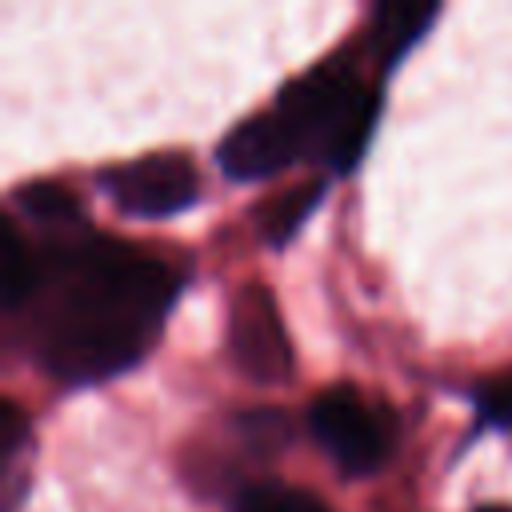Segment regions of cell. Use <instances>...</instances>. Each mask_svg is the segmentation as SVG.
Masks as SVG:
<instances>
[{"label":"cell","mask_w":512,"mask_h":512,"mask_svg":"<svg viewBox=\"0 0 512 512\" xmlns=\"http://www.w3.org/2000/svg\"><path fill=\"white\" fill-rule=\"evenodd\" d=\"M24 432H28V424H24V412H20V408L8 400V404H4V416H0V448H4V456H12V452L20 448Z\"/></svg>","instance_id":"4fadbf2b"},{"label":"cell","mask_w":512,"mask_h":512,"mask_svg":"<svg viewBox=\"0 0 512 512\" xmlns=\"http://www.w3.org/2000/svg\"><path fill=\"white\" fill-rule=\"evenodd\" d=\"M480 412L488 420H512V372H504L500 380H492L480 396Z\"/></svg>","instance_id":"7c38bea8"},{"label":"cell","mask_w":512,"mask_h":512,"mask_svg":"<svg viewBox=\"0 0 512 512\" xmlns=\"http://www.w3.org/2000/svg\"><path fill=\"white\" fill-rule=\"evenodd\" d=\"M240 432H244V440H248V448L256 452H276L284 440H288V424H284V416L276 412V408H260V412H244L240 416Z\"/></svg>","instance_id":"8fae6325"},{"label":"cell","mask_w":512,"mask_h":512,"mask_svg":"<svg viewBox=\"0 0 512 512\" xmlns=\"http://www.w3.org/2000/svg\"><path fill=\"white\" fill-rule=\"evenodd\" d=\"M232 512H328L316 496L300 492V488H280V484H264V488H248Z\"/></svg>","instance_id":"30bf717a"},{"label":"cell","mask_w":512,"mask_h":512,"mask_svg":"<svg viewBox=\"0 0 512 512\" xmlns=\"http://www.w3.org/2000/svg\"><path fill=\"white\" fill-rule=\"evenodd\" d=\"M320 196H324V184H320V180H308V184H300V188H288V192L272 196V200L260 208V236H264L272 248L288 244V240L296 236V228L304 224V216L320 204Z\"/></svg>","instance_id":"52a82bcc"},{"label":"cell","mask_w":512,"mask_h":512,"mask_svg":"<svg viewBox=\"0 0 512 512\" xmlns=\"http://www.w3.org/2000/svg\"><path fill=\"white\" fill-rule=\"evenodd\" d=\"M436 16H440L436 4H384V8H376L372 24H368L372 56H376L384 68L396 64V60L424 36V28H428Z\"/></svg>","instance_id":"8992f818"},{"label":"cell","mask_w":512,"mask_h":512,"mask_svg":"<svg viewBox=\"0 0 512 512\" xmlns=\"http://www.w3.org/2000/svg\"><path fill=\"white\" fill-rule=\"evenodd\" d=\"M40 284L36 256L28 252L24 236L16 224H4V260H0V288H4V308H20Z\"/></svg>","instance_id":"ba28073f"},{"label":"cell","mask_w":512,"mask_h":512,"mask_svg":"<svg viewBox=\"0 0 512 512\" xmlns=\"http://www.w3.org/2000/svg\"><path fill=\"white\" fill-rule=\"evenodd\" d=\"M228 356L236 372L260 388L292 376V344L272 292L256 280L240 284L228 300Z\"/></svg>","instance_id":"277c9868"},{"label":"cell","mask_w":512,"mask_h":512,"mask_svg":"<svg viewBox=\"0 0 512 512\" xmlns=\"http://www.w3.org/2000/svg\"><path fill=\"white\" fill-rule=\"evenodd\" d=\"M376 96L340 60L312 64L288 80L276 100L240 120L216 148L220 168L232 180H264L296 160H320L348 172L372 136Z\"/></svg>","instance_id":"7a4b0ae2"},{"label":"cell","mask_w":512,"mask_h":512,"mask_svg":"<svg viewBox=\"0 0 512 512\" xmlns=\"http://www.w3.org/2000/svg\"><path fill=\"white\" fill-rule=\"evenodd\" d=\"M100 188L124 216L160 220V216H172V212H184L188 204H196L200 180H196V168L188 156L152 152V156H140V160L100 172Z\"/></svg>","instance_id":"5b68a950"},{"label":"cell","mask_w":512,"mask_h":512,"mask_svg":"<svg viewBox=\"0 0 512 512\" xmlns=\"http://www.w3.org/2000/svg\"><path fill=\"white\" fill-rule=\"evenodd\" d=\"M308 428L320 440V448L348 472L368 476L376 472L392 452V424L388 412H380L372 400H364L356 388L336 384L312 396L308 404Z\"/></svg>","instance_id":"3957f363"},{"label":"cell","mask_w":512,"mask_h":512,"mask_svg":"<svg viewBox=\"0 0 512 512\" xmlns=\"http://www.w3.org/2000/svg\"><path fill=\"white\" fill-rule=\"evenodd\" d=\"M476 512H512V508H504V504H484V508H476Z\"/></svg>","instance_id":"5bb4252c"},{"label":"cell","mask_w":512,"mask_h":512,"mask_svg":"<svg viewBox=\"0 0 512 512\" xmlns=\"http://www.w3.org/2000/svg\"><path fill=\"white\" fill-rule=\"evenodd\" d=\"M180 276L116 240H88L64 256V280L44 308L36 352L52 380L96 384L132 368L160 336Z\"/></svg>","instance_id":"6da1fadb"},{"label":"cell","mask_w":512,"mask_h":512,"mask_svg":"<svg viewBox=\"0 0 512 512\" xmlns=\"http://www.w3.org/2000/svg\"><path fill=\"white\" fill-rule=\"evenodd\" d=\"M16 204L40 220V224H76L80 220V200L72 188L52 184V180H32L16 188Z\"/></svg>","instance_id":"9c48e42d"}]
</instances>
